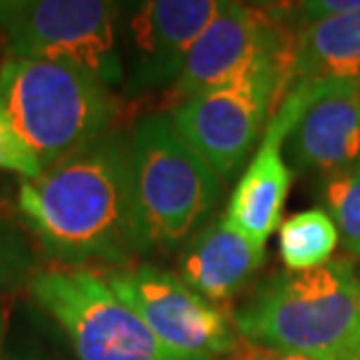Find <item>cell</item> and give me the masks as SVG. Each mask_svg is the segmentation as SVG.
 Returning <instances> with one entry per match:
<instances>
[{
  "label": "cell",
  "instance_id": "cell-1",
  "mask_svg": "<svg viewBox=\"0 0 360 360\" xmlns=\"http://www.w3.org/2000/svg\"><path fill=\"white\" fill-rule=\"evenodd\" d=\"M17 206L42 250L66 267L122 264L136 255L127 141L120 134L108 131L24 180Z\"/></svg>",
  "mask_w": 360,
  "mask_h": 360
},
{
  "label": "cell",
  "instance_id": "cell-2",
  "mask_svg": "<svg viewBox=\"0 0 360 360\" xmlns=\"http://www.w3.org/2000/svg\"><path fill=\"white\" fill-rule=\"evenodd\" d=\"M232 321L253 347L347 360L360 344V276L349 260L276 274Z\"/></svg>",
  "mask_w": 360,
  "mask_h": 360
},
{
  "label": "cell",
  "instance_id": "cell-3",
  "mask_svg": "<svg viewBox=\"0 0 360 360\" xmlns=\"http://www.w3.org/2000/svg\"><path fill=\"white\" fill-rule=\"evenodd\" d=\"M136 253L185 243L211 220L222 180L178 134L169 112H153L127 139Z\"/></svg>",
  "mask_w": 360,
  "mask_h": 360
},
{
  "label": "cell",
  "instance_id": "cell-4",
  "mask_svg": "<svg viewBox=\"0 0 360 360\" xmlns=\"http://www.w3.org/2000/svg\"><path fill=\"white\" fill-rule=\"evenodd\" d=\"M0 108L42 167H54L110 131V87L80 68L3 56Z\"/></svg>",
  "mask_w": 360,
  "mask_h": 360
},
{
  "label": "cell",
  "instance_id": "cell-5",
  "mask_svg": "<svg viewBox=\"0 0 360 360\" xmlns=\"http://www.w3.org/2000/svg\"><path fill=\"white\" fill-rule=\"evenodd\" d=\"M292 47L295 40L236 80L199 94L169 112L178 134L220 180L236 178L290 89Z\"/></svg>",
  "mask_w": 360,
  "mask_h": 360
},
{
  "label": "cell",
  "instance_id": "cell-6",
  "mask_svg": "<svg viewBox=\"0 0 360 360\" xmlns=\"http://www.w3.org/2000/svg\"><path fill=\"white\" fill-rule=\"evenodd\" d=\"M122 5L105 0H0L3 56L80 68L105 87L124 82Z\"/></svg>",
  "mask_w": 360,
  "mask_h": 360
},
{
  "label": "cell",
  "instance_id": "cell-7",
  "mask_svg": "<svg viewBox=\"0 0 360 360\" xmlns=\"http://www.w3.org/2000/svg\"><path fill=\"white\" fill-rule=\"evenodd\" d=\"M33 302L63 330L77 360H187L169 351L105 278L82 267L45 269L28 283Z\"/></svg>",
  "mask_w": 360,
  "mask_h": 360
},
{
  "label": "cell",
  "instance_id": "cell-8",
  "mask_svg": "<svg viewBox=\"0 0 360 360\" xmlns=\"http://www.w3.org/2000/svg\"><path fill=\"white\" fill-rule=\"evenodd\" d=\"M105 281L174 354L187 360H218L239 351L234 321L190 290L178 274L136 264L108 274Z\"/></svg>",
  "mask_w": 360,
  "mask_h": 360
},
{
  "label": "cell",
  "instance_id": "cell-9",
  "mask_svg": "<svg viewBox=\"0 0 360 360\" xmlns=\"http://www.w3.org/2000/svg\"><path fill=\"white\" fill-rule=\"evenodd\" d=\"M295 40L292 24H285L281 10L246 3H222L194 42L185 68L167 91L174 110L199 94L236 80Z\"/></svg>",
  "mask_w": 360,
  "mask_h": 360
},
{
  "label": "cell",
  "instance_id": "cell-10",
  "mask_svg": "<svg viewBox=\"0 0 360 360\" xmlns=\"http://www.w3.org/2000/svg\"><path fill=\"white\" fill-rule=\"evenodd\" d=\"M220 0H146L127 5L120 26L127 96L171 89Z\"/></svg>",
  "mask_w": 360,
  "mask_h": 360
},
{
  "label": "cell",
  "instance_id": "cell-11",
  "mask_svg": "<svg viewBox=\"0 0 360 360\" xmlns=\"http://www.w3.org/2000/svg\"><path fill=\"white\" fill-rule=\"evenodd\" d=\"M281 103L292 117L285 143L297 169L330 178L360 167V82L292 84Z\"/></svg>",
  "mask_w": 360,
  "mask_h": 360
},
{
  "label": "cell",
  "instance_id": "cell-12",
  "mask_svg": "<svg viewBox=\"0 0 360 360\" xmlns=\"http://www.w3.org/2000/svg\"><path fill=\"white\" fill-rule=\"evenodd\" d=\"M290 122V110L278 103L248 167L243 169L229 194L225 211V218L262 248L281 225V215L292 185V169L285 164L283 155Z\"/></svg>",
  "mask_w": 360,
  "mask_h": 360
},
{
  "label": "cell",
  "instance_id": "cell-13",
  "mask_svg": "<svg viewBox=\"0 0 360 360\" xmlns=\"http://www.w3.org/2000/svg\"><path fill=\"white\" fill-rule=\"evenodd\" d=\"M262 262L264 248L222 215L208 220L185 241L178 257V278L218 307L246 290Z\"/></svg>",
  "mask_w": 360,
  "mask_h": 360
},
{
  "label": "cell",
  "instance_id": "cell-14",
  "mask_svg": "<svg viewBox=\"0 0 360 360\" xmlns=\"http://www.w3.org/2000/svg\"><path fill=\"white\" fill-rule=\"evenodd\" d=\"M360 82V10L295 28L292 84Z\"/></svg>",
  "mask_w": 360,
  "mask_h": 360
},
{
  "label": "cell",
  "instance_id": "cell-15",
  "mask_svg": "<svg viewBox=\"0 0 360 360\" xmlns=\"http://www.w3.org/2000/svg\"><path fill=\"white\" fill-rule=\"evenodd\" d=\"M337 243L340 232L323 208L297 211L278 225V257L288 271H309L333 262Z\"/></svg>",
  "mask_w": 360,
  "mask_h": 360
},
{
  "label": "cell",
  "instance_id": "cell-16",
  "mask_svg": "<svg viewBox=\"0 0 360 360\" xmlns=\"http://www.w3.org/2000/svg\"><path fill=\"white\" fill-rule=\"evenodd\" d=\"M323 199L342 246L360 260V167L323 180Z\"/></svg>",
  "mask_w": 360,
  "mask_h": 360
},
{
  "label": "cell",
  "instance_id": "cell-17",
  "mask_svg": "<svg viewBox=\"0 0 360 360\" xmlns=\"http://www.w3.org/2000/svg\"><path fill=\"white\" fill-rule=\"evenodd\" d=\"M0 171H10L24 180L38 178L45 171L28 143L14 129L10 117L3 112V108H0Z\"/></svg>",
  "mask_w": 360,
  "mask_h": 360
},
{
  "label": "cell",
  "instance_id": "cell-18",
  "mask_svg": "<svg viewBox=\"0 0 360 360\" xmlns=\"http://www.w3.org/2000/svg\"><path fill=\"white\" fill-rule=\"evenodd\" d=\"M234 360H335V358H319V356H304V354H290V351H271L260 347L243 349Z\"/></svg>",
  "mask_w": 360,
  "mask_h": 360
},
{
  "label": "cell",
  "instance_id": "cell-19",
  "mask_svg": "<svg viewBox=\"0 0 360 360\" xmlns=\"http://www.w3.org/2000/svg\"><path fill=\"white\" fill-rule=\"evenodd\" d=\"M7 360H45L40 356H17V358H7Z\"/></svg>",
  "mask_w": 360,
  "mask_h": 360
},
{
  "label": "cell",
  "instance_id": "cell-20",
  "mask_svg": "<svg viewBox=\"0 0 360 360\" xmlns=\"http://www.w3.org/2000/svg\"><path fill=\"white\" fill-rule=\"evenodd\" d=\"M347 360H360V344H358V347L354 349V354H351Z\"/></svg>",
  "mask_w": 360,
  "mask_h": 360
},
{
  "label": "cell",
  "instance_id": "cell-21",
  "mask_svg": "<svg viewBox=\"0 0 360 360\" xmlns=\"http://www.w3.org/2000/svg\"><path fill=\"white\" fill-rule=\"evenodd\" d=\"M0 342H3V307H0Z\"/></svg>",
  "mask_w": 360,
  "mask_h": 360
},
{
  "label": "cell",
  "instance_id": "cell-22",
  "mask_svg": "<svg viewBox=\"0 0 360 360\" xmlns=\"http://www.w3.org/2000/svg\"><path fill=\"white\" fill-rule=\"evenodd\" d=\"M0 52H3V49H0ZM0 61H3V59H0Z\"/></svg>",
  "mask_w": 360,
  "mask_h": 360
}]
</instances>
